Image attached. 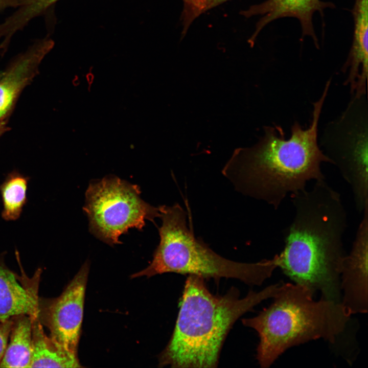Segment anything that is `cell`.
<instances>
[{
    "mask_svg": "<svg viewBox=\"0 0 368 368\" xmlns=\"http://www.w3.org/2000/svg\"><path fill=\"white\" fill-rule=\"evenodd\" d=\"M331 82L313 103L307 128L295 122L286 139L282 127L266 126L257 144L234 151L222 173L238 192L276 210L287 195L304 190L310 181L325 179L321 164L331 162L318 145V125Z\"/></svg>",
    "mask_w": 368,
    "mask_h": 368,
    "instance_id": "1",
    "label": "cell"
},
{
    "mask_svg": "<svg viewBox=\"0 0 368 368\" xmlns=\"http://www.w3.org/2000/svg\"><path fill=\"white\" fill-rule=\"evenodd\" d=\"M292 221L284 232L278 266L295 284L321 298L340 303V274L346 254L343 236L347 214L340 194L326 179L290 195Z\"/></svg>",
    "mask_w": 368,
    "mask_h": 368,
    "instance_id": "2",
    "label": "cell"
},
{
    "mask_svg": "<svg viewBox=\"0 0 368 368\" xmlns=\"http://www.w3.org/2000/svg\"><path fill=\"white\" fill-rule=\"evenodd\" d=\"M280 283L250 291L240 298L232 287L223 295L212 294L204 279L189 275L179 303L171 337L158 361L160 367H216L225 339L234 323L262 301L273 298Z\"/></svg>",
    "mask_w": 368,
    "mask_h": 368,
    "instance_id": "3",
    "label": "cell"
},
{
    "mask_svg": "<svg viewBox=\"0 0 368 368\" xmlns=\"http://www.w3.org/2000/svg\"><path fill=\"white\" fill-rule=\"evenodd\" d=\"M297 284L280 283L272 303L257 316L243 318L254 329L259 342L257 359L262 368L270 367L288 349L323 339L334 343L350 317L340 303L320 298Z\"/></svg>",
    "mask_w": 368,
    "mask_h": 368,
    "instance_id": "4",
    "label": "cell"
},
{
    "mask_svg": "<svg viewBox=\"0 0 368 368\" xmlns=\"http://www.w3.org/2000/svg\"><path fill=\"white\" fill-rule=\"evenodd\" d=\"M162 223L159 242L151 263L131 278H150L167 272L195 275L205 279L232 278L249 285H261L278 267L275 255L271 259L241 263L215 252L195 236L188 213L178 203L158 207Z\"/></svg>",
    "mask_w": 368,
    "mask_h": 368,
    "instance_id": "5",
    "label": "cell"
},
{
    "mask_svg": "<svg viewBox=\"0 0 368 368\" xmlns=\"http://www.w3.org/2000/svg\"><path fill=\"white\" fill-rule=\"evenodd\" d=\"M321 145L350 186L356 209L362 214L368 206L367 94L352 96L341 115L327 124Z\"/></svg>",
    "mask_w": 368,
    "mask_h": 368,
    "instance_id": "6",
    "label": "cell"
},
{
    "mask_svg": "<svg viewBox=\"0 0 368 368\" xmlns=\"http://www.w3.org/2000/svg\"><path fill=\"white\" fill-rule=\"evenodd\" d=\"M139 187L116 176H107L90 183L85 193L83 210L90 232L100 240L113 245L131 228L142 229L145 221L159 217L158 208L140 196Z\"/></svg>",
    "mask_w": 368,
    "mask_h": 368,
    "instance_id": "7",
    "label": "cell"
},
{
    "mask_svg": "<svg viewBox=\"0 0 368 368\" xmlns=\"http://www.w3.org/2000/svg\"><path fill=\"white\" fill-rule=\"evenodd\" d=\"M89 269L87 261L62 294L50 303L46 314L50 336L75 354L81 333Z\"/></svg>",
    "mask_w": 368,
    "mask_h": 368,
    "instance_id": "8",
    "label": "cell"
},
{
    "mask_svg": "<svg viewBox=\"0 0 368 368\" xmlns=\"http://www.w3.org/2000/svg\"><path fill=\"white\" fill-rule=\"evenodd\" d=\"M357 228L350 252L342 262L340 303L348 315L365 313L368 309V206Z\"/></svg>",
    "mask_w": 368,
    "mask_h": 368,
    "instance_id": "9",
    "label": "cell"
},
{
    "mask_svg": "<svg viewBox=\"0 0 368 368\" xmlns=\"http://www.w3.org/2000/svg\"><path fill=\"white\" fill-rule=\"evenodd\" d=\"M334 7L333 3L321 0H266L242 11L241 14L246 17L261 16L248 40L250 45L254 44L260 32L269 23L281 18L293 17L300 22L302 40L305 36L310 37L318 48V40L313 24V15L318 12L323 16L326 9Z\"/></svg>",
    "mask_w": 368,
    "mask_h": 368,
    "instance_id": "10",
    "label": "cell"
},
{
    "mask_svg": "<svg viewBox=\"0 0 368 368\" xmlns=\"http://www.w3.org/2000/svg\"><path fill=\"white\" fill-rule=\"evenodd\" d=\"M44 39L33 44L0 76V120L10 110L21 90L34 76L38 65L53 47Z\"/></svg>",
    "mask_w": 368,
    "mask_h": 368,
    "instance_id": "11",
    "label": "cell"
},
{
    "mask_svg": "<svg viewBox=\"0 0 368 368\" xmlns=\"http://www.w3.org/2000/svg\"><path fill=\"white\" fill-rule=\"evenodd\" d=\"M368 0H355L352 10L354 19L353 39L348 58L341 70L348 72L344 85L351 94L365 93L368 75Z\"/></svg>",
    "mask_w": 368,
    "mask_h": 368,
    "instance_id": "12",
    "label": "cell"
},
{
    "mask_svg": "<svg viewBox=\"0 0 368 368\" xmlns=\"http://www.w3.org/2000/svg\"><path fill=\"white\" fill-rule=\"evenodd\" d=\"M19 277L0 264V321L26 314L38 317V274L28 284L19 282Z\"/></svg>",
    "mask_w": 368,
    "mask_h": 368,
    "instance_id": "13",
    "label": "cell"
},
{
    "mask_svg": "<svg viewBox=\"0 0 368 368\" xmlns=\"http://www.w3.org/2000/svg\"><path fill=\"white\" fill-rule=\"evenodd\" d=\"M32 354L30 367H81L77 354L48 336L38 317L32 320Z\"/></svg>",
    "mask_w": 368,
    "mask_h": 368,
    "instance_id": "14",
    "label": "cell"
},
{
    "mask_svg": "<svg viewBox=\"0 0 368 368\" xmlns=\"http://www.w3.org/2000/svg\"><path fill=\"white\" fill-rule=\"evenodd\" d=\"M9 342L0 367H30L32 354V320L29 315L12 317Z\"/></svg>",
    "mask_w": 368,
    "mask_h": 368,
    "instance_id": "15",
    "label": "cell"
},
{
    "mask_svg": "<svg viewBox=\"0 0 368 368\" xmlns=\"http://www.w3.org/2000/svg\"><path fill=\"white\" fill-rule=\"evenodd\" d=\"M30 178L17 171L9 173L0 185L3 210L2 217L6 221L17 220L27 202Z\"/></svg>",
    "mask_w": 368,
    "mask_h": 368,
    "instance_id": "16",
    "label": "cell"
},
{
    "mask_svg": "<svg viewBox=\"0 0 368 368\" xmlns=\"http://www.w3.org/2000/svg\"><path fill=\"white\" fill-rule=\"evenodd\" d=\"M229 0H182V36H185L194 20L202 13Z\"/></svg>",
    "mask_w": 368,
    "mask_h": 368,
    "instance_id": "17",
    "label": "cell"
},
{
    "mask_svg": "<svg viewBox=\"0 0 368 368\" xmlns=\"http://www.w3.org/2000/svg\"><path fill=\"white\" fill-rule=\"evenodd\" d=\"M30 1L29 4L20 7V8L13 14V19L19 27H25L31 19L41 14L59 0Z\"/></svg>",
    "mask_w": 368,
    "mask_h": 368,
    "instance_id": "18",
    "label": "cell"
},
{
    "mask_svg": "<svg viewBox=\"0 0 368 368\" xmlns=\"http://www.w3.org/2000/svg\"><path fill=\"white\" fill-rule=\"evenodd\" d=\"M12 317L0 321V363L5 353L12 325Z\"/></svg>",
    "mask_w": 368,
    "mask_h": 368,
    "instance_id": "19",
    "label": "cell"
},
{
    "mask_svg": "<svg viewBox=\"0 0 368 368\" xmlns=\"http://www.w3.org/2000/svg\"><path fill=\"white\" fill-rule=\"evenodd\" d=\"M30 2V0H0V11L9 7H21Z\"/></svg>",
    "mask_w": 368,
    "mask_h": 368,
    "instance_id": "20",
    "label": "cell"
},
{
    "mask_svg": "<svg viewBox=\"0 0 368 368\" xmlns=\"http://www.w3.org/2000/svg\"><path fill=\"white\" fill-rule=\"evenodd\" d=\"M7 129L8 128L6 126V122L3 119L0 120V135Z\"/></svg>",
    "mask_w": 368,
    "mask_h": 368,
    "instance_id": "21",
    "label": "cell"
}]
</instances>
